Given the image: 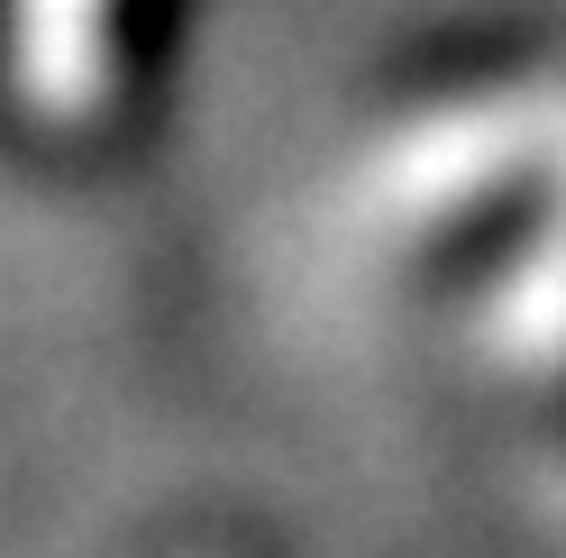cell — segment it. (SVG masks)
I'll list each match as a JSON object with an SVG mask.
<instances>
[{
  "instance_id": "6da1fadb",
  "label": "cell",
  "mask_w": 566,
  "mask_h": 558,
  "mask_svg": "<svg viewBox=\"0 0 566 558\" xmlns=\"http://www.w3.org/2000/svg\"><path fill=\"white\" fill-rule=\"evenodd\" d=\"M137 0H0V111L28 137L83 147L119 120Z\"/></svg>"
}]
</instances>
